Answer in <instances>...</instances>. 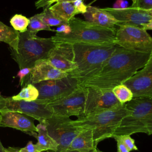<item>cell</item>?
<instances>
[{
    "mask_svg": "<svg viewBox=\"0 0 152 152\" xmlns=\"http://www.w3.org/2000/svg\"><path fill=\"white\" fill-rule=\"evenodd\" d=\"M29 24L27 27V30L33 33H37L41 30H47L50 31H55V30L52 29L50 27L45 24L41 20L37 17V14L29 18Z\"/></svg>",
    "mask_w": 152,
    "mask_h": 152,
    "instance_id": "cell-27",
    "label": "cell"
},
{
    "mask_svg": "<svg viewBox=\"0 0 152 152\" xmlns=\"http://www.w3.org/2000/svg\"><path fill=\"white\" fill-rule=\"evenodd\" d=\"M42 125L46 126L49 136L58 144L56 152L66 151L73 139L83 130L82 128L74 126L72 120L69 117L53 114Z\"/></svg>",
    "mask_w": 152,
    "mask_h": 152,
    "instance_id": "cell-7",
    "label": "cell"
},
{
    "mask_svg": "<svg viewBox=\"0 0 152 152\" xmlns=\"http://www.w3.org/2000/svg\"><path fill=\"white\" fill-rule=\"evenodd\" d=\"M6 149L8 152H37L36 145L34 144L31 141H28L24 147L20 149L14 148L12 147H8Z\"/></svg>",
    "mask_w": 152,
    "mask_h": 152,
    "instance_id": "cell-29",
    "label": "cell"
},
{
    "mask_svg": "<svg viewBox=\"0 0 152 152\" xmlns=\"http://www.w3.org/2000/svg\"><path fill=\"white\" fill-rule=\"evenodd\" d=\"M129 113L125 104L112 109L90 113L72 120L74 126L90 129L93 132L94 145L101 141L112 138L122 119Z\"/></svg>",
    "mask_w": 152,
    "mask_h": 152,
    "instance_id": "cell-4",
    "label": "cell"
},
{
    "mask_svg": "<svg viewBox=\"0 0 152 152\" xmlns=\"http://www.w3.org/2000/svg\"><path fill=\"white\" fill-rule=\"evenodd\" d=\"M0 127L14 128L36 137L37 129L34 119L24 113L18 112H0Z\"/></svg>",
    "mask_w": 152,
    "mask_h": 152,
    "instance_id": "cell-16",
    "label": "cell"
},
{
    "mask_svg": "<svg viewBox=\"0 0 152 152\" xmlns=\"http://www.w3.org/2000/svg\"><path fill=\"white\" fill-rule=\"evenodd\" d=\"M122 140L125 145L126 146L127 148L131 152V151L137 150L138 148L135 144L134 140L131 137V135H121Z\"/></svg>",
    "mask_w": 152,
    "mask_h": 152,
    "instance_id": "cell-30",
    "label": "cell"
},
{
    "mask_svg": "<svg viewBox=\"0 0 152 152\" xmlns=\"http://www.w3.org/2000/svg\"><path fill=\"white\" fill-rule=\"evenodd\" d=\"M1 42L8 44L14 51H17L19 42V32L0 21Z\"/></svg>",
    "mask_w": 152,
    "mask_h": 152,
    "instance_id": "cell-22",
    "label": "cell"
},
{
    "mask_svg": "<svg viewBox=\"0 0 152 152\" xmlns=\"http://www.w3.org/2000/svg\"><path fill=\"white\" fill-rule=\"evenodd\" d=\"M112 91L117 100L121 104L126 103L134 97L131 90L124 84L116 86Z\"/></svg>",
    "mask_w": 152,
    "mask_h": 152,
    "instance_id": "cell-25",
    "label": "cell"
},
{
    "mask_svg": "<svg viewBox=\"0 0 152 152\" xmlns=\"http://www.w3.org/2000/svg\"><path fill=\"white\" fill-rule=\"evenodd\" d=\"M6 150H7V149H6ZM7 152H8V151H7ZM42 152H50V151H42Z\"/></svg>",
    "mask_w": 152,
    "mask_h": 152,
    "instance_id": "cell-42",
    "label": "cell"
},
{
    "mask_svg": "<svg viewBox=\"0 0 152 152\" xmlns=\"http://www.w3.org/2000/svg\"><path fill=\"white\" fill-rule=\"evenodd\" d=\"M86 21L91 24L113 30H116L117 21L102 8L87 5V11L83 14Z\"/></svg>",
    "mask_w": 152,
    "mask_h": 152,
    "instance_id": "cell-18",
    "label": "cell"
},
{
    "mask_svg": "<svg viewBox=\"0 0 152 152\" xmlns=\"http://www.w3.org/2000/svg\"><path fill=\"white\" fill-rule=\"evenodd\" d=\"M102 9L109 14L117 21V26L128 25L141 27L142 24L152 21V16L148 14L147 11L139 10L132 7L123 9L113 8Z\"/></svg>",
    "mask_w": 152,
    "mask_h": 152,
    "instance_id": "cell-14",
    "label": "cell"
},
{
    "mask_svg": "<svg viewBox=\"0 0 152 152\" xmlns=\"http://www.w3.org/2000/svg\"><path fill=\"white\" fill-rule=\"evenodd\" d=\"M147 12H148V14H149L151 16H152V10H149V11H147Z\"/></svg>",
    "mask_w": 152,
    "mask_h": 152,
    "instance_id": "cell-41",
    "label": "cell"
},
{
    "mask_svg": "<svg viewBox=\"0 0 152 152\" xmlns=\"http://www.w3.org/2000/svg\"><path fill=\"white\" fill-rule=\"evenodd\" d=\"M93 152H103V151H100L99 150H98L97 148H96L94 149V150H93Z\"/></svg>",
    "mask_w": 152,
    "mask_h": 152,
    "instance_id": "cell-40",
    "label": "cell"
},
{
    "mask_svg": "<svg viewBox=\"0 0 152 152\" xmlns=\"http://www.w3.org/2000/svg\"><path fill=\"white\" fill-rule=\"evenodd\" d=\"M79 84L77 79L68 75L64 78L43 81L33 85L39 93L37 99L50 103L68 96Z\"/></svg>",
    "mask_w": 152,
    "mask_h": 152,
    "instance_id": "cell-11",
    "label": "cell"
},
{
    "mask_svg": "<svg viewBox=\"0 0 152 152\" xmlns=\"http://www.w3.org/2000/svg\"><path fill=\"white\" fill-rule=\"evenodd\" d=\"M58 1V0H37L35 2V6L37 8H45L47 6H50L53 3Z\"/></svg>",
    "mask_w": 152,
    "mask_h": 152,
    "instance_id": "cell-34",
    "label": "cell"
},
{
    "mask_svg": "<svg viewBox=\"0 0 152 152\" xmlns=\"http://www.w3.org/2000/svg\"><path fill=\"white\" fill-rule=\"evenodd\" d=\"M55 46L52 38H43L28 30L19 33L17 51L11 50V55L18 64L20 69L33 68L40 59H46Z\"/></svg>",
    "mask_w": 152,
    "mask_h": 152,
    "instance_id": "cell-6",
    "label": "cell"
},
{
    "mask_svg": "<svg viewBox=\"0 0 152 152\" xmlns=\"http://www.w3.org/2000/svg\"><path fill=\"white\" fill-rule=\"evenodd\" d=\"M93 151H91V152H93ZM64 152H80V151H77V150H66V151H64Z\"/></svg>",
    "mask_w": 152,
    "mask_h": 152,
    "instance_id": "cell-39",
    "label": "cell"
},
{
    "mask_svg": "<svg viewBox=\"0 0 152 152\" xmlns=\"http://www.w3.org/2000/svg\"><path fill=\"white\" fill-rule=\"evenodd\" d=\"M128 2L125 0H116L115 3L113 4V8L115 9H123L127 8Z\"/></svg>",
    "mask_w": 152,
    "mask_h": 152,
    "instance_id": "cell-35",
    "label": "cell"
},
{
    "mask_svg": "<svg viewBox=\"0 0 152 152\" xmlns=\"http://www.w3.org/2000/svg\"><path fill=\"white\" fill-rule=\"evenodd\" d=\"M0 152H7L6 148H5V147L3 146V145H2V144L1 141V140H0Z\"/></svg>",
    "mask_w": 152,
    "mask_h": 152,
    "instance_id": "cell-37",
    "label": "cell"
},
{
    "mask_svg": "<svg viewBox=\"0 0 152 152\" xmlns=\"http://www.w3.org/2000/svg\"><path fill=\"white\" fill-rule=\"evenodd\" d=\"M85 87L86 100L84 116L124 104L117 100L112 90L100 89L92 87Z\"/></svg>",
    "mask_w": 152,
    "mask_h": 152,
    "instance_id": "cell-12",
    "label": "cell"
},
{
    "mask_svg": "<svg viewBox=\"0 0 152 152\" xmlns=\"http://www.w3.org/2000/svg\"><path fill=\"white\" fill-rule=\"evenodd\" d=\"M144 11L152 10V0H135L131 6Z\"/></svg>",
    "mask_w": 152,
    "mask_h": 152,
    "instance_id": "cell-28",
    "label": "cell"
},
{
    "mask_svg": "<svg viewBox=\"0 0 152 152\" xmlns=\"http://www.w3.org/2000/svg\"><path fill=\"white\" fill-rule=\"evenodd\" d=\"M125 106L129 113L122 119L114 135H131L138 132L152 134V97H133Z\"/></svg>",
    "mask_w": 152,
    "mask_h": 152,
    "instance_id": "cell-5",
    "label": "cell"
},
{
    "mask_svg": "<svg viewBox=\"0 0 152 152\" xmlns=\"http://www.w3.org/2000/svg\"><path fill=\"white\" fill-rule=\"evenodd\" d=\"M32 70V68H24L20 69L17 74V77H19V83L21 86L23 85L24 81V78L30 74Z\"/></svg>",
    "mask_w": 152,
    "mask_h": 152,
    "instance_id": "cell-32",
    "label": "cell"
},
{
    "mask_svg": "<svg viewBox=\"0 0 152 152\" xmlns=\"http://www.w3.org/2000/svg\"><path fill=\"white\" fill-rule=\"evenodd\" d=\"M112 138H113L117 142L118 152H130L129 150L127 148L124 142H123L121 138V135H113L112 136Z\"/></svg>",
    "mask_w": 152,
    "mask_h": 152,
    "instance_id": "cell-31",
    "label": "cell"
},
{
    "mask_svg": "<svg viewBox=\"0 0 152 152\" xmlns=\"http://www.w3.org/2000/svg\"><path fill=\"white\" fill-rule=\"evenodd\" d=\"M86 100V88L79 84L77 88L68 96L49 103L48 106L53 115L80 118L84 115Z\"/></svg>",
    "mask_w": 152,
    "mask_h": 152,
    "instance_id": "cell-10",
    "label": "cell"
},
{
    "mask_svg": "<svg viewBox=\"0 0 152 152\" xmlns=\"http://www.w3.org/2000/svg\"><path fill=\"white\" fill-rule=\"evenodd\" d=\"M123 84L131 90L134 97H152V52L142 69Z\"/></svg>",
    "mask_w": 152,
    "mask_h": 152,
    "instance_id": "cell-13",
    "label": "cell"
},
{
    "mask_svg": "<svg viewBox=\"0 0 152 152\" xmlns=\"http://www.w3.org/2000/svg\"><path fill=\"white\" fill-rule=\"evenodd\" d=\"M0 122H1V114H0Z\"/></svg>",
    "mask_w": 152,
    "mask_h": 152,
    "instance_id": "cell-44",
    "label": "cell"
},
{
    "mask_svg": "<svg viewBox=\"0 0 152 152\" xmlns=\"http://www.w3.org/2000/svg\"><path fill=\"white\" fill-rule=\"evenodd\" d=\"M39 95L37 88L32 84L28 83L24 86L18 94L13 96L11 98L14 100H24L32 102L37 100Z\"/></svg>",
    "mask_w": 152,
    "mask_h": 152,
    "instance_id": "cell-23",
    "label": "cell"
},
{
    "mask_svg": "<svg viewBox=\"0 0 152 152\" xmlns=\"http://www.w3.org/2000/svg\"><path fill=\"white\" fill-rule=\"evenodd\" d=\"M46 59L56 68L68 74L77 68L72 46L70 44L55 43V46Z\"/></svg>",
    "mask_w": 152,
    "mask_h": 152,
    "instance_id": "cell-15",
    "label": "cell"
},
{
    "mask_svg": "<svg viewBox=\"0 0 152 152\" xmlns=\"http://www.w3.org/2000/svg\"><path fill=\"white\" fill-rule=\"evenodd\" d=\"M29 21V18L21 14H15L11 18L10 24L14 30L19 33H23L27 30Z\"/></svg>",
    "mask_w": 152,
    "mask_h": 152,
    "instance_id": "cell-26",
    "label": "cell"
},
{
    "mask_svg": "<svg viewBox=\"0 0 152 152\" xmlns=\"http://www.w3.org/2000/svg\"><path fill=\"white\" fill-rule=\"evenodd\" d=\"M116 30L102 27L79 18L73 17L68 23L59 26L51 37L55 43L70 45L114 44Z\"/></svg>",
    "mask_w": 152,
    "mask_h": 152,
    "instance_id": "cell-2",
    "label": "cell"
},
{
    "mask_svg": "<svg viewBox=\"0 0 152 152\" xmlns=\"http://www.w3.org/2000/svg\"><path fill=\"white\" fill-rule=\"evenodd\" d=\"M77 68L68 73L80 84L95 76L117 48L115 44L72 45Z\"/></svg>",
    "mask_w": 152,
    "mask_h": 152,
    "instance_id": "cell-3",
    "label": "cell"
},
{
    "mask_svg": "<svg viewBox=\"0 0 152 152\" xmlns=\"http://www.w3.org/2000/svg\"><path fill=\"white\" fill-rule=\"evenodd\" d=\"M37 17L41 20V21L46 25L51 26H60L64 24L68 23L61 20L56 17L49 9V6L45 7L43 11L40 14H37Z\"/></svg>",
    "mask_w": 152,
    "mask_h": 152,
    "instance_id": "cell-24",
    "label": "cell"
},
{
    "mask_svg": "<svg viewBox=\"0 0 152 152\" xmlns=\"http://www.w3.org/2000/svg\"><path fill=\"white\" fill-rule=\"evenodd\" d=\"M75 1H83V0H58L57 2H64V1H68V2H73Z\"/></svg>",
    "mask_w": 152,
    "mask_h": 152,
    "instance_id": "cell-38",
    "label": "cell"
},
{
    "mask_svg": "<svg viewBox=\"0 0 152 152\" xmlns=\"http://www.w3.org/2000/svg\"><path fill=\"white\" fill-rule=\"evenodd\" d=\"M49 9L56 17L65 23H68L78 14L72 2H56L54 5L49 6Z\"/></svg>",
    "mask_w": 152,
    "mask_h": 152,
    "instance_id": "cell-21",
    "label": "cell"
},
{
    "mask_svg": "<svg viewBox=\"0 0 152 152\" xmlns=\"http://www.w3.org/2000/svg\"><path fill=\"white\" fill-rule=\"evenodd\" d=\"M151 52H142L117 46L100 71L83 83L84 87L112 90L133 76L148 61Z\"/></svg>",
    "mask_w": 152,
    "mask_h": 152,
    "instance_id": "cell-1",
    "label": "cell"
},
{
    "mask_svg": "<svg viewBox=\"0 0 152 152\" xmlns=\"http://www.w3.org/2000/svg\"><path fill=\"white\" fill-rule=\"evenodd\" d=\"M141 27H142L145 30H152V21L147 23L145 24H144L141 26Z\"/></svg>",
    "mask_w": 152,
    "mask_h": 152,
    "instance_id": "cell-36",
    "label": "cell"
},
{
    "mask_svg": "<svg viewBox=\"0 0 152 152\" xmlns=\"http://www.w3.org/2000/svg\"><path fill=\"white\" fill-rule=\"evenodd\" d=\"M37 133L36 138L37 142L35 144L37 152L45 151H52L56 152L58 148V144L48 134L46 126L44 125L39 124L36 126Z\"/></svg>",
    "mask_w": 152,
    "mask_h": 152,
    "instance_id": "cell-20",
    "label": "cell"
},
{
    "mask_svg": "<svg viewBox=\"0 0 152 152\" xmlns=\"http://www.w3.org/2000/svg\"><path fill=\"white\" fill-rule=\"evenodd\" d=\"M114 44L124 49L142 52H152V37L141 27L119 25Z\"/></svg>",
    "mask_w": 152,
    "mask_h": 152,
    "instance_id": "cell-8",
    "label": "cell"
},
{
    "mask_svg": "<svg viewBox=\"0 0 152 152\" xmlns=\"http://www.w3.org/2000/svg\"><path fill=\"white\" fill-rule=\"evenodd\" d=\"M78 14H84L86 12L87 5H86L83 1H75L72 2Z\"/></svg>",
    "mask_w": 152,
    "mask_h": 152,
    "instance_id": "cell-33",
    "label": "cell"
},
{
    "mask_svg": "<svg viewBox=\"0 0 152 152\" xmlns=\"http://www.w3.org/2000/svg\"><path fill=\"white\" fill-rule=\"evenodd\" d=\"M68 75V73L56 68L47 59H40L35 62L32 68L27 84H35L43 81L64 78Z\"/></svg>",
    "mask_w": 152,
    "mask_h": 152,
    "instance_id": "cell-17",
    "label": "cell"
},
{
    "mask_svg": "<svg viewBox=\"0 0 152 152\" xmlns=\"http://www.w3.org/2000/svg\"><path fill=\"white\" fill-rule=\"evenodd\" d=\"M132 4H133V3H134V2H135V0H132Z\"/></svg>",
    "mask_w": 152,
    "mask_h": 152,
    "instance_id": "cell-43",
    "label": "cell"
},
{
    "mask_svg": "<svg viewBox=\"0 0 152 152\" xmlns=\"http://www.w3.org/2000/svg\"><path fill=\"white\" fill-rule=\"evenodd\" d=\"M96 148L92 131L90 129H83L73 139L67 150H77L80 152H91Z\"/></svg>",
    "mask_w": 152,
    "mask_h": 152,
    "instance_id": "cell-19",
    "label": "cell"
},
{
    "mask_svg": "<svg viewBox=\"0 0 152 152\" xmlns=\"http://www.w3.org/2000/svg\"><path fill=\"white\" fill-rule=\"evenodd\" d=\"M48 103L40 99L32 102L14 100L11 97H5L0 94V112L12 111L23 113L37 120L41 124L53 115Z\"/></svg>",
    "mask_w": 152,
    "mask_h": 152,
    "instance_id": "cell-9",
    "label": "cell"
}]
</instances>
